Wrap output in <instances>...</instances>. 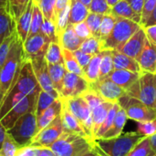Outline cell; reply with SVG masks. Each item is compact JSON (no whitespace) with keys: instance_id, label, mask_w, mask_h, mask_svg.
I'll return each instance as SVG.
<instances>
[{"instance_id":"cell-1","label":"cell","mask_w":156,"mask_h":156,"mask_svg":"<svg viewBox=\"0 0 156 156\" xmlns=\"http://www.w3.org/2000/svg\"><path fill=\"white\" fill-rule=\"evenodd\" d=\"M26 58L23 42L16 35L0 71V107L5 98L15 85Z\"/></svg>"},{"instance_id":"cell-2","label":"cell","mask_w":156,"mask_h":156,"mask_svg":"<svg viewBox=\"0 0 156 156\" xmlns=\"http://www.w3.org/2000/svg\"><path fill=\"white\" fill-rule=\"evenodd\" d=\"M144 138L137 132H130L113 138L96 139L94 144L105 156H126Z\"/></svg>"},{"instance_id":"cell-3","label":"cell","mask_w":156,"mask_h":156,"mask_svg":"<svg viewBox=\"0 0 156 156\" xmlns=\"http://www.w3.org/2000/svg\"><path fill=\"white\" fill-rule=\"evenodd\" d=\"M49 148L57 156H82L94 148V142L77 133L64 131Z\"/></svg>"},{"instance_id":"cell-4","label":"cell","mask_w":156,"mask_h":156,"mask_svg":"<svg viewBox=\"0 0 156 156\" xmlns=\"http://www.w3.org/2000/svg\"><path fill=\"white\" fill-rule=\"evenodd\" d=\"M142 25L123 17H116L115 26L108 37V38L101 44V51L117 50L119 51L122 46L140 29Z\"/></svg>"},{"instance_id":"cell-5","label":"cell","mask_w":156,"mask_h":156,"mask_svg":"<svg viewBox=\"0 0 156 156\" xmlns=\"http://www.w3.org/2000/svg\"><path fill=\"white\" fill-rule=\"evenodd\" d=\"M126 93L145 105L156 109V74L142 71L137 81Z\"/></svg>"},{"instance_id":"cell-6","label":"cell","mask_w":156,"mask_h":156,"mask_svg":"<svg viewBox=\"0 0 156 156\" xmlns=\"http://www.w3.org/2000/svg\"><path fill=\"white\" fill-rule=\"evenodd\" d=\"M37 118L36 110H33L23 115L14 126L7 131V133L21 146L30 145L32 139L37 134Z\"/></svg>"},{"instance_id":"cell-7","label":"cell","mask_w":156,"mask_h":156,"mask_svg":"<svg viewBox=\"0 0 156 156\" xmlns=\"http://www.w3.org/2000/svg\"><path fill=\"white\" fill-rule=\"evenodd\" d=\"M40 90L41 88L34 74L31 61L28 58H26L22 65L19 76L8 94L20 93L25 96H38Z\"/></svg>"},{"instance_id":"cell-8","label":"cell","mask_w":156,"mask_h":156,"mask_svg":"<svg viewBox=\"0 0 156 156\" xmlns=\"http://www.w3.org/2000/svg\"><path fill=\"white\" fill-rule=\"evenodd\" d=\"M60 100L62 101L63 104L69 109V111L80 122V123L83 127L90 140L94 142L91 112L86 100L82 96L69 98V99H60Z\"/></svg>"},{"instance_id":"cell-9","label":"cell","mask_w":156,"mask_h":156,"mask_svg":"<svg viewBox=\"0 0 156 156\" xmlns=\"http://www.w3.org/2000/svg\"><path fill=\"white\" fill-rule=\"evenodd\" d=\"M118 103L124 109L128 119L137 122H149L156 120V109L151 108L141 101L128 96L127 94L122 97Z\"/></svg>"},{"instance_id":"cell-10","label":"cell","mask_w":156,"mask_h":156,"mask_svg":"<svg viewBox=\"0 0 156 156\" xmlns=\"http://www.w3.org/2000/svg\"><path fill=\"white\" fill-rule=\"evenodd\" d=\"M82 97L86 100L90 109L92 123H93V136L95 140L96 133L99 131L101 124L103 123L113 103L103 100L97 92H95L90 89H89L82 95Z\"/></svg>"},{"instance_id":"cell-11","label":"cell","mask_w":156,"mask_h":156,"mask_svg":"<svg viewBox=\"0 0 156 156\" xmlns=\"http://www.w3.org/2000/svg\"><path fill=\"white\" fill-rule=\"evenodd\" d=\"M37 97L38 96H25L9 109V111L0 119L6 131L11 129L23 115L36 110Z\"/></svg>"},{"instance_id":"cell-12","label":"cell","mask_w":156,"mask_h":156,"mask_svg":"<svg viewBox=\"0 0 156 156\" xmlns=\"http://www.w3.org/2000/svg\"><path fill=\"white\" fill-rule=\"evenodd\" d=\"M64 133L60 115L35 135L30 144L36 147H50Z\"/></svg>"},{"instance_id":"cell-13","label":"cell","mask_w":156,"mask_h":156,"mask_svg":"<svg viewBox=\"0 0 156 156\" xmlns=\"http://www.w3.org/2000/svg\"><path fill=\"white\" fill-rule=\"evenodd\" d=\"M89 89L90 83L85 78L67 71L63 80L59 98L69 99L82 96Z\"/></svg>"},{"instance_id":"cell-14","label":"cell","mask_w":156,"mask_h":156,"mask_svg":"<svg viewBox=\"0 0 156 156\" xmlns=\"http://www.w3.org/2000/svg\"><path fill=\"white\" fill-rule=\"evenodd\" d=\"M90 89L97 92L103 100L110 102H118V101L125 96L126 91L113 82L109 77L99 79L93 83H90Z\"/></svg>"},{"instance_id":"cell-15","label":"cell","mask_w":156,"mask_h":156,"mask_svg":"<svg viewBox=\"0 0 156 156\" xmlns=\"http://www.w3.org/2000/svg\"><path fill=\"white\" fill-rule=\"evenodd\" d=\"M30 61L32 64L34 74L37 78V80L41 90L46 92H48L55 98L59 99V94L55 90L52 80L50 79L48 69V63L46 61L45 57L34 58V59H31Z\"/></svg>"},{"instance_id":"cell-16","label":"cell","mask_w":156,"mask_h":156,"mask_svg":"<svg viewBox=\"0 0 156 156\" xmlns=\"http://www.w3.org/2000/svg\"><path fill=\"white\" fill-rule=\"evenodd\" d=\"M50 42L51 40L42 32L28 37L23 43L26 58L31 60L45 57Z\"/></svg>"},{"instance_id":"cell-17","label":"cell","mask_w":156,"mask_h":156,"mask_svg":"<svg viewBox=\"0 0 156 156\" xmlns=\"http://www.w3.org/2000/svg\"><path fill=\"white\" fill-rule=\"evenodd\" d=\"M146 40L147 37L144 28L142 27L122 46V48L119 51L134 59H137L143 49L144 48Z\"/></svg>"},{"instance_id":"cell-18","label":"cell","mask_w":156,"mask_h":156,"mask_svg":"<svg viewBox=\"0 0 156 156\" xmlns=\"http://www.w3.org/2000/svg\"><path fill=\"white\" fill-rule=\"evenodd\" d=\"M136 60L142 71L156 74V45L147 39L144 48Z\"/></svg>"},{"instance_id":"cell-19","label":"cell","mask_w":156,"mask_h":156,"mask_svg":"<svg viewBox=\"0 0 156 156\" xmlns=\"http://www.w3.org/2000/svg\"><path fill=\"white\" fill-rule=\"evenodd\" d=\"M58 39L61 48H65L72 52L80 49L81 44L85 40L76 34L72 24H69L67 26L65 30L58 36Z\"/></svg>"},{"instance_id":"cell-20","label":"cell","mask_w":156,"mask_h":156,"mask_svg":"<svg viewBox=\"0 0 156 156\" xmlns=\"http://www.w3.org/2000/svg\"><path fill=\"white\" fill-rule=\"evenodd\" d=\"M141 73L133 72L127 69H114L109 78L115 82L118 86L127 91L139 79Z\"/></svg>"},{"instance_id":"cell-21","label":"cell","mask_w":156,"mask_h":156,"mask_svg":"<svg viewBox=\"0 0 156 156\" xmlns=\"http://www.w3.org/2000/svg\"><path fill=\"white\" fill-rule=\"evenodd\" d=\"M60 117H61L62 124H63V127H64V131L77 133V134H79L80 136H83V137H86L87 139L90 140V138L88 137L87 133H85V131H84L83 127L81 126V124L80 123V122L69 111V109L63 104V102H62V110H61V112H60Z\"/></svg>"},{"instance_id":"cell-22","label":"cell","mask_w":156,"mask_h":156,"mask_svg":"<svg viewBox=\"0 0 156 156\" xmlns=\"http://www.w3.org/2000/svg\"><path fill=\"white\" fill-rule=\"evenodd\" d=\"M33 2L34 0H31L24 11V13L17 18L16 23V30L17 33L18 37L20 40L24 43L26 39L27 38L28 33L30 31L31 27V20H32V10H33Z\"/></svg>"},{"instance_id":"cell-23","label":"cell","mask_w":156,"mask_h":156,"mask_svg":"<svg viewBox=\"0 0 156 156\" xmlns=\"http://www.w3.org/2000/svg\"><path fill=\"white\" fill-rule=\"evenodd\" d=\"M62 110V101L59 99H57L40 116L37 118V133H38L41 130L47 127L50 122H52L58 116L60 115Z\"/></svg>"},{"instance_id":"cell-24","label":"cell","mask_w":156,"mask_h":156,"mask_svg":"<svg viewBox=\"0 0 156 156\" xmlns=\"http://www.w3.org/2000/svg\"><path fill=\"white\" fill-rule=\"evenodd\" d=\"M114 69H127L133 72L141 73L142 69L136 59L117 50H112Z\"/></svg>"},{"instance_id":"cell-25","label":"cell","mask_w":156,"mask_h":156,"mask_svg":"<svg viewBox=\"0 0 156 156\" xmlns=\"http://www.w3.org/2000/svg\"><path fill=\"white\" fill-rule=\"evenodd\" d=\"M112 15L116 17H123L134 21L138 24L142 23V15L135 12L126 0H120L112 7Z\"/></svg>"},{"instance_id":"cell-26","label":"cell","mask_w":156,"mask_h":156,"mask_svg":"<svg viewBox=\"0 0 156 156\" xmlns=\"http://www.w3.org/2000/svg\"><path fill=\"white\" fill-rule=\"evenodd\" d=\"M89 14H90L89 7L83 5L80 0H71L69 24L75 25L80 22L85 21Z\"/></svg>"},{"instance_id":"cell-27","label":"cell","mask_w":156,"mask_h":156,"mask_svg":"<svg viewBox=\"0 0 156 156\" xmlns=\"http://www.w3.org/2000/svg\"><path fill=\"white\" fill-rule=\"evenodd\" d=\"M127 120H128V117L126 115V112H125L124 109H122L121 107L119 109L117 114H116V117L114 119L112 125L104 133V135L101 138L109 139V138H113V137H117V136L121 135L122 133V131H123V128L126 124Z\"/></svg>"},{"instance_id":"cell-28","label":"cell","mask_w":156,"mask_h":156,"mask_svg":"<svg viewBox=\"0 0 156 156\" xmlns=\"http://www.w3.org/2000/svg\"><path fill=\"white\" fill-rule=\"evenodd\" d=\"M48 69L49 76L52 80L53 86H54L55 90L59 94L61 91V89H62L63 80H64L65 74L67 72L65 65H64V63L48 64Z\"/></svg>"},{"instance_id":"cell-29","label":"cell","mask_w":156,"mask_h":156,"mask_svg":"<svg viewBox=\"0 0 156 156\" xmlns=\"http://www.w3.org/2000/svg\"><path fill=\"white\" fill-rule=\"evenodd\" d=\"M16 29V23L5 8H0V45Z\"/></svg>"},{"instance_id":"cell-30","label":"cell","mask_w":156,"mask_h":156,"mask_svg":"<svg viewBox=\"0 0 156 156\" xmlns=\"http://www.w3.org/2000/svg\"><path fill=\"white\" fill-rule=\"evenodd\" d=\"M101 58H102V51L100 54L93 56L92 58L90 59L89 65L84 69L85 79L87 80V81L89 83H93L99 80V78H100V64L101 61Z\"/></svg>"},{"instance_id":"cell-31","label":"cell","mask_w":156,"mask_h":156,"mask_svg":"<svg viewBox=\"0 0 156 156\" xmlns=\"http://www.w3.org/2000/svg\"><path fill=\"white\" fill-rule=\"evenodd\" d=\"M62 55H63L64 65H65L67 71L85 78L84 71H83L82 68L80 66V64H79L78 60L76 59L73 52L70 50L62 48Z\"/></svg>"},{"instance_id":"cell-32","label":"cell","mask_w":156,"mask_h":156,"mask_svg":"<svg viewBox=\"0 0 156 156\" xmlns=\"http://www.w3.org/2000/svg\"><path fill=\"white\" fill-rule=\"evenodd\" d=\"M30 1L31 0H7L5 9L15 22L24 13Z\"/></svg>"},{"instance_id":"cell-33","label":"cell","mask_w":156,"mask_h":156,"mask_svg":"<svg viewBox=\"0 0 156 156\" xmlns=\"http://www.w3.org/2000/svg\"><path fill=\"white\" fill-rule=\"evenodd\" d=\"M45 58L48 64L64 63L62 48L58 42H50L48 48L46 52Z\"/></svg>"},{"instance_id":"cell-34","label":"cell","mask_w":156,"mask_h":156,"mask_svg":"<svg viewBox=\"0 0 156 156\" xmlns=\"http://www.w3.org/2000/svg\"><path fill=\"white\" fill-rule=\"evenodd\" d=\"M114 70V64L112 55V50H103L102 58L100 64V78H108L110 74Z\"/></svg>"},{"instance_id":"cell-35","label":"cell","mask_w":156,"mask_h":156,"mask_svg":"<svg viewBox=\"0 0 156 156\" xmlns=\"http://www.w3.org/2000/svg\"><path fill=\"white\" fill-rule=\"evenodd\" d=\"M120 108H121V106H120V104L118 102H114L113 103V105L111 108V110L109 111L108 115L105 118L103 123L101 124V126L100 127L99 131L97 132L96 136H95V140L101 138L104 135V133L111 128V126L112 125V123L114 122V119L116 117V114H117V112H118V111H119Z\"/></svg>"},{"instance_id":"cell-36","label":"cell","mask_w":156,"mask_h":156,"mask_svg":"<svg viewBox=\"0 0 156 156\" xmlns=\"http://www.w3.org/2000/svg\"><path fill=\"white\" fill-rule=\"evenodd\" d=\"M116 23V16H114L112 14L104 15L102 17L101 25V30H100V42L101 44L104 42L110 34L112 33L114 26Z\"/></svg>"},{"instance_id":"cell-37","label":"cell","mask_w":156,"mask_h":156,"mask_svg":"<svg viewBox=\"0 0 156 156\" xmlns=\"http://www.w3.org/2000/svg\"><path fill=\"white\" fill-rule=\"evenodd\" d=\"M44 21V16L39 9L38 5L33 2V10H32V20H31V27H30V31L28 33V37H31L33 35H36L40 32L41 27Z\"/></svg>"},{"instance_id":"cell-38","label":"cell","mask_w":156,"mask_h":156,"mask_svg":"<svg viewBox=\"0 0 156 156\" xmlns=\"http://www.w3.org/2000/svg\"><path fill=\"white\" fill-rule=\"evenodd\" d=\"M57 98L49 94L48 92H46L44 90H40L37 100V104H36V115L37 117L40 116L55 101Z\"/></svg>"},{"instance_id":"cell-39","label":"cell","mask_w":156,"mask_h":156,"mask_svg":"<svg viewBox=\"0 0 156 156\" xmlns=\"http://www.w3.org/2000/svg\"><path fill=\"white\" fill-rule=\"evenodd\" d=\"M102 17H103V15L90 12V14L88 15V16L85 20V22L87 23V25L91 32L92 37L98 38L99 40H100V30H101Z\"/></svg>"},{"instance_id":"cell-40","label":"cell","mask_w":156,"mask_h":156,"mask_svg":"<svg viewBox=\"0 0 156 156\" xmlns=\"http://www.w3.org/2000/svg\"><path fill=\"white\" fill-rule=\"evenodd\" d=\"M80 49L82 52L91 55V56L98 55L101 52V42L98 38H96L94 37H90L83 41Z\"/></svg>"},{"instance_id":"cell-41","label":"cell","mask_w":156,"mask_h":156,"mask_svg":"<svg viewBox=\"0 0 156 156\" xmlns=\"http://www.w3.org/2000/svg\"><path fill=\"white\" fill-rule=\"evenodd\" d=\"M41 10L44 18L55 23V5L57 0H34Z\"/></svg>"},{"instance_id":"cell-42","label":"cell","mask_w":156,"mask_h":156,"mask_svg":"<svg viewBox=\"0 0 156 156\" xmlns=\"http://www.w3.org/2000/svg\"><path fill=\"white\" fill-rule=\"evenodd\" d=\"M21 146L7 133L0 149V156H16Z\"/></svg>"},{"instance_id":"cell-43","label":"cell","mask_w":156,"mask_h":156,"mask_svg":"<svg viewBox=\"0 0 156 156\" xmlns=\"http://www.w3.org/2000/svg\"><path fill=\"white\" fill-rule=\"evenodd\" d=\"M151 152L150 138L144 137L126 156H149Z\"/></svg>"},{"instance_id":"cell-44","label":"cell","mask_w":156,"mask_h":156,"mask_svg":"<svg viewBox=\"0 0 156 156\" xmlns=\"http://www.w3.org/2000/svg\"><path fill=\"white\" fill-rule=\"evenodd\" d=\"M17 33H16V30L15 29L14 32L8 36L7 37H5L4 39V41L2 42V44L0 45V71L5 64V61L7 58V55L9 53V49H10V47L15 39V37H16Z\"/></svg>"},{"instance_id":"cell-45","label":"cell","mask_w":156,"mask_h":156,"mask_svg":"<svg viewBox=\"0 0 156 156\" xmlns=\"http://www.w3.org/2000/svg\"><path fill=\"white\" fill-rule=\"evenodd\" d=\"M89 9L91 13H96L103 16L112 14V7L109 5L106 0H91Z\"/></svg>"},{"instance_id":"cell-46","label":"cell","mask_w":156,"mask_h":156,"mask_svg":"<svg viewBox=\"0 0 156 156\" xmlns=\"http://www.w3.org/2000/svg\"><path fill=\"white\" fill-rule=\"evenodd\" d=\"M40 32L45 34L51 40V42H58V37H57L56 24L52 20H48V19L44 18Z\"/></svg>"},{"instance_id":"cell-47","label":"cell","mask_w":156,"mask_h":156,"mask_svg":"<svg viewBox=\"0 0 156 156\" xmlns=\"http://www.w3.org/2000/svg\"><path fill=\"white\" fill-rule=\"evenodd\" d=\"M137 133L144 137H150L156 133V120L138 122Z\"/></svg>"},{"instance_id":"cell-48","label":"cell","mask_w":156,"mask_h":156,"mask_svg":"<svg viewBox=\"0 0 156 156\" xmlns=\"http://www.w3.org/2000/svg\"><path fill=\"white\" fill-rule=\"evenodd\" d=\"M156 5V0H144V8H143V12H142V27H144L146 23V21L148 20V18L150 17L153 10L154 9Z\"/></svg>"},{"instance_id":"cell-49","label":"cell","mask_w":156,"mask_h":156,"mask_svg":"<svg viewBox=\"0 0 156 156\" xmlns=\"http://www.w3.org/2000/svg\"><path fill=\"white\" fill-rule=\"evenodd\" d=\"M73 27H74L76 34L82 39H86L90 37H92L91 32H90V28H89V27L85 21L73 25Z\"/></svg>"},{"instance_id":"cell-50","label":"cell","mask_w":156,"mask_h":156,"mask_svg":"<svg viewBox=\"0 0 156 156\" xmlns=\"http://www.w3.org/2000/svg\"><path fill=\"white\" fill-rule=\"evenodd\" d=\"M73 54H74L76 59L78 60L80 66L82 68V69L84 71V69L87 68V66L89 65V63H90V59L92 58L93 56L89 55V54H86V53L82 52L80 49H78L76 51H73Z\"/></svg>"},{"instance_id":"cell-51","label":"cell","mask_w":156,"mask_h":156,"mask_svg":"<svg viewBox=\"0 0 156 156\" xmlns=\"http://www.w3.org/2000/svg\"><path fill=\"white\" fill-rule=\"evenodd\" d=\"M16 156H38V147L31 145L21 147Z\"/></svg>"},{"instance_id":"cell-52","label":"cell","mask_w":156,"mask_h":156,"mask_svg":"<svg viewBox=\"0 0 156 156\" xmlns=\"http://www.w3.org/2000/svg\"><path fill=\"white\" fill-rule=\"evenodd\" d=\"M144 31L146 34V37L147 39L156 45V25H152V26H148V27H144Z\"/></svg>"},{"instance_id":"cell-53","label":"cell","mask_w":156,"mask_h":156,"mask_svg":"<svg viewBox=\"0 0 156 156\" xmlns=\"http://www.w3.org/2000/svg\"><path fill=\"white\" fill-rule=\"evenodd\" d=\"M71 0H57L56 5H55V24H56V18L60 14L61 11H63L69 5H70Z\"/></svg>"},{"instance_id":"cell-54","label":"cell","mask_w":156,"mask_h":156,"mask_svg":"<svg viewBox=\"0 0 156 156\" xmlns=\"http://www.w3.org/2000/svg\"><path fill=\"white\" fill-rule=\"evenodd\" d=\"M126 1L129 3V5L133 7V9L135 12H137L138 14L142 15L144 0H126Z\"/></svg>"},{"instance_id":"cell-55","label":"cell","mask_w":156,"mask_h":156,"mask_svg":"<svg viewBox=\"0 0 156 156\" xmlns=\"http://www.w3.org/2000/svg\"><path fill=\"white\" fill-rule=\"evenodd\" d=\"M38 156H57L49 147H38Z\"/></svg>"},{"instance_id":"cell-56","label":"cell","mask_w":156,"mask_h":156,"mask_svg":"<svg viewBox=\"0 0 156 156\" xmlns=\"http://www.w3.org/2000/svg\"><path fill=\"white\" fill-rule=\"evenodd\" d=\"M150 138V144H151V152L149 156H155L156 155V133L153 134Z\"/></svg>"},{"instance_id":"cell-57","label":"cell","mask_w":156,"mask_h":156,"mask_svg":"<svg viewBox=\"0 0 156 156\" xmlns=\"http://www.w3.org/2000/svg\"><path fill=\"white\" fill-rule=\"evenodd\" d=\"M152 25H156V5L155 7H154V9L153 10V12H152L150 17L148 18V20L146 21L145 25H144L143 27H148V26H152Z\"/></svg>"},{"instance_id":"cell-58","label":"cell","mask_w":156,"mask_h":156,"mask_svg":"<svg viewBox=\"0 0 156 156\" xmlns=\"http://www.w3.org/2000/svg\"><path fill=\"white\" fill-rule=\"evenodd\" d=\"M6 134H7V131L4 127V125L2 124V122L0 121V149H1V147L3 145V143H4L5 139Z\"/></svg>"},{"instance_id":"cell-59","label":"cell","mask_w":156,"mask_h":156,"mask_svg":"<svg viewBox=\"0 0 156 156\" xmlns=\"http://www.w3.org/2000/svg\"><path fill=\"white\" fill-rule=\"evenodd\" d=\"M82 156H105L96 146H95V144H94V148L90 151V152H89V153H87L86 154H84V155Z\"/></svg>"},{"instance_id":"cell-60","label":"cell","mask_w":156,"mask_h":156,"mask_svg":"<svg viewBox=\"0 0 156 156\" xmlns=\"http://www.w3.org/2000/svg\"><path fill=\"white\" fill-rule=\"evenodd\" d=\"M107 1V3L109 4V5L111 6V7H112L113 5H115L120 0H106Z\"/></svg>"},{"instance_id":"cell-61","label":"cell","mask_w":156,"mask_h":156,"mask_svg":"<svg viewBox=\"0 0 156 156\" xmlns=\"http://www.w3.org/2000/svg\"><path fill=\"white\" fill-rule=\"evenodd\" d=\"M7 0H0V8H6Z\"/></svg>"},{"instance_id":"cell-62","label":"cell","mask_w":156,"mask_h":156,"mask_svg":"<svg viewBox=\"0 0 156 156\" xmlns=\"http://www.w3.org/2000/svg\"><path fill=\"white\" fill-rule=\"evenodd\" d=\"M83 5H85L87 7H90V3H91V0H80Z\"/></svg>"},{"instance_id":"cell-63","label":"cell","mask_w":156,"mask_h":156,"mask_svg":"<svg viewBox=\"0 0 156 156\" xmlns=\"http://www.w3.org/2000/svg\"><path fill=\"white\" fill-rule=\"evenodd\" d=\"M155 156H156V155H155Z\"/></svg>"}]
</instances>
